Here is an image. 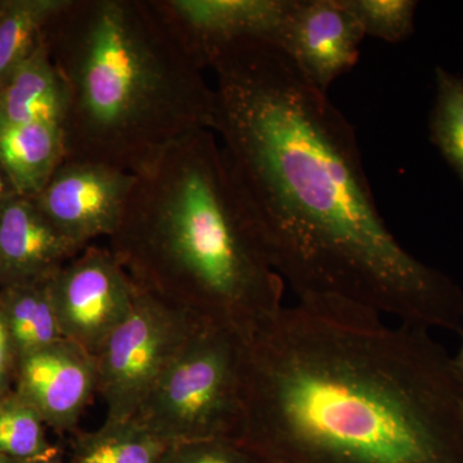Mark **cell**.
<instances>
[{
  "instance_id": "cell-12",
  "label": "cell",
  "mask_w": 463,
  "mask_h": 463,
  "mask_svg": "<svg viewBox=\"0 0 463 463\" xmlns=\"http://www.w3.org/2000/svg\"><path fill=\"white\" fill-rule=\"evenodd\" d=\"M81 251L33 199L18 196L0 213V288L51 281Z\"/></svg>"
},
{
  "instance_id": "cell-3",
  "label": "cell",
  "mask_w": 463,
  "mask_h": 463,
  "mask_svg": "<svg viewBox=\"0 0 463 463\" xmlns=\"http://www.w3.org/2000/svg\"><path fill=\"white\" fill-rule=\"evenodd\" d=\"M108 248L134 285L241 341L281 309L274 269L209 129L136 175Z\"/></svg>"
},
{
  "instance_id": "cell-21",
  "label": "cell",
  "mask_w": 463,
  "mask_h": 463,
  "mask_svg": "<svg viewBox=\"0 0 463 463\" xmlns=\"http://www.w3.org/2000/svg\"><path fill=\"white\" fill-rule=\"evenodd\" d=\"M163 463H259L233 441L203 440L170 447Z\"/></svg>"
},
{
  "instance_id": "cell-14",
  "label": "cell",
  "mask_w": 463,
  "mask_h": 463,
  "mask_svg": "<svg viewBox=\"0 0 463 463\" xmlns=\"http://www.w3.org/2000/svg\"><path fill=\"white\" fill-rule=\"evenodd\" d=\"M65 158V133L61 124L39 121L0 132V165L20 196H38Z\"/></svg>"
},
{
  "instance_id": "cell-13",
  "label": "cell",
  "mask_w": 463,
  "mask_h": 463,
  "mask_svg": "<svg viewBox=\"0 0 463 463\" xmlns=\"http://www.w3.org/2000/svg\"><path fill=\"white\" fill-rule=\"evenodd\" d=\"M66 108L65 85L42 38L0 88V132L39 121L63 127Z\"/></svg>"
},
{
  "instance_id": "cell-26",
  "label": "cell",
  "mask_w": 463,
  "mask_h": 463,
  "mask_svg": "<svg viewBox=\"0 0 463 463\" xmlns=\"http://www.w3.org/2000/svg\"><path fill=\"white\" fill-rule=\"evenodd\" d=\"M0 463H21V462L14 461V459L9 458V457L2 455V453H0Z\"/></svg>"
},
{
  "instance_id": "cell-25",
  "label": "cell",
  "mask_w": 463,
  "mask_h": 463,
  "mask_svg": "<svg viewBox=\"0 0 463 463\" xmlns=\"http://www.w3.org/2000/svg\"><path fill=\"white\" fill-rule=\"evenodd\" d=\"M21 463H65L62 459L58 457V453L56 455H51L47 457H43V458L32 459V461L21 462Z\"/></svg>"
},
{
  "instance_id": "cell-2",
  "label": "cell",
  "mask_w": 463,
  "mask_h": 463,
  "mask_svg": "<svg viewBox=\"0 0 463 463\" xmlns=\"http://www.w3.org/2000/svg\"><path fill=\"white\" fill-rule=\"evenodd\" d=\"M242 425L259 463H463V383L426 328L298 298L241 341Z\"/></svg>"
},
{
  "instance_id": "cell-22",
  "label": "cell",
  "mask_w": 463,
  "mask_h": 463,
  "mask_svg": "<svg viewBox=\"0 0 463 463\" xmlns=\"http://www.w3.org/2000/svg\"><path fill=\"white\" fill-rule=\"evenodd\" d=\"M16 352L0 312V398L8 395L9 383L16 377Z\"/></svg>"
},
{
  "instance_id": "cell-8",
  "label": "cell",
  "mask_w": 463,
  "mask_h": 463,
  "mask_svg": "<svg viewBox=\"0 0 463 463\" xmlns=\"http://www.w3.org/2000/svg\"><path fill=\"white\" fill-rule=\"evenodd\" d=\"M134 183V174L65 160L33 200L67 240L84 250L118 230Z\"/></svg>"
},
{
  "instance_id": "cell-16",
  "label": "cell",
  "mask_w": 463,
  "mask_h": 463,
  "mask_svg": "<svg viewBox=\"0 0 463 463\" xmlns=\"http://www.w3.org/2000/svg\"><path fill=\"white\" fill-rule=\"evenodd\" d=\"M169 448L137 420L105 421L76 435L69 463H163Z\"/></svg>"
},
{
  "instance_id": "cell-15",
  "label": "cell",
  "mask_w": 463,
  "mask_h": 463,
  "mask_svg": "<svg viewBox=\"0 0 463 463\" xmlns=\"http://www.w3.org/2000/svg\"><path fill=\"white\" fill-rule=\"evenodd\" d=\"M0 312L17 359L63 340L52 304L50 281L0 288Z\"/></svg>"
},
{
  "instance_id": "cell-1",
  "label": "cell",
  "mask_w": 463,
  "mask_h": 463,
  "mask_svg": "<svg viewBox=\"0 0 463 463\" xmlns=\"http://www.w3.org/2000/svg\"><path fill=\"white\" fill-rule=\"evenodd\" d=\"M213 132L268 258L298 298H327L414 327L463 331V291L414 258L380 214L354 128L279 45L207 60Z\"/></svg>"
},
{
  "instance_id": "cell-4",
  "label": "cell",
  "mask_w": 463,
  "mask_h": 463,
  "mask_svg": "<svg viewBox=\"0 0 463 463\" xmlns=\"http://www.w3.org/2000/svg\"><path fill=\"white\" fill-rule=\"evenodd\" d=\"M43 41L65 85L66 161L138 175L213 130L214 88L160 0H67Z\"/></svg>"
},
{
  "instance_id": "cell-18",
  "label": "cell",
  "mask_w": 463,
  "mask_h": 463,
  "mask_svg": "<svg viewBox=\"0 0 463 463\" xmlns=\"http://www.w3.org/2000/svg\"><path fill=\"white\" fill-rule=\"evenodd\" d=\"M437 99L430 118L431 141L463 185V76L435 71Z\"/></svg>"
},
{
  "instance_id": "cell-17",
  "label": "cell",
  "mask_w": 463,
  "mask_h": 463,
  "mask_svg": "<svg viewBox=\"0 0 463 463\" xmlns=\"http://www.w3.org/2000/svg\"><path fill=\"white\" fill-rule=\"evenodd\" d=\"M67 0H0V88L42 42Z\"/></svg>"
},
{
  "instance_id": "cell-9",
  "label": "cell",
  "mask_w": 463,
  "mask_h": 463,
  "mask_svg": "<svg viewBox=\"0 0 463 463\" xmlns=\"http://www.w3.org/2000/svg\"><path fill=\"white\" fill-rule=\"evenodd\" d=\"M16 392L57 431H74L99 389L96 358L65 339L17 359Z\"/></svg>"
},
{
  "instance_id": "cell-20",
  "label": "cell",
  "mask_w": 463,
  "mask_h": 463,
  "mask_svg": "<svg viewBox=\"0 0 463 463\" xmlns=\"http://www.w3.org/2000/svg\"><path fill=\"white\" fill-rule=\"evenodd\" d=\"M365 36L401 43L412 35L417 2L413 0H343Z\"/></svg>"
},
{
  "instance_id": "cell-10",
  "label": "cell",
  "mask_w": 463,
  "mask_h": 463,
  "mask_svg": "<svg viewBox=\"0 0 463 463\" xmlns=\"http://www.w3.org/2000/svg\"><path fill=\"white\" fill-rule=\"evenodd\" d=\"M364 30L343 0H295L279 47L323 93L355 66Z\"/></svg>"
},
{
  "instance_id": "cell-24",
  "label": "cell",
  "mask_w": 463,
  "mask_h": 463,
  "mask_svg": "<svg viewBox=\"0 0 463 463\" xmlns=\"http://www.w3.org/2000/svg\"><path fill=\"white\" fill-rule=\"evenodd\" d=\"M452 364L457 377H458V379L463 383V332L461 347H459L458 353H457L456 356H452Z\"/></svg>"
},
{
  "instance_id": "cell-23",
  "label": "cell",
  "mask_w": 463,
  "mask_h": 463,
  "mask_svg": "<svg viewBox=\"0 0 463 463\" xmlns=\"http://www.w3.org/2000/svg\"><path fill=\"white\" fill-rule=\"evenodd\" d=\"M20 196L14 182L9 178L7 172L0 165V213L5 209L14 199Z\"/></svg>"
},
{
  "instance_id": "cell-7",
  "label": "cell",
  "mask_w": 463,
  "mask_h": 463,
  "mask_svg": "<svg viewBox=\"0 0 463 463\" xmlns=\"http://www.w3.org/2000/svg\"><path fill=\"white\" fill-rule=\"evenodd\" d=\"M63 339L96 356L128 318L137 288L108 246L90 245L50 281Z\"/></svg>"
},
{
  "instance_id": "cell-19",
  "label": "cell",
  "mask_w": 463,
  "mask_h": 463,
  "mask_svg": "<svg viewBox=\"0 0 463 463\" xmlns=\"http://www.w3.org/2000/svg\"><path fill=\"white\" fill-rule=\"evenodd\" d=\"M41 414L18 395L0 398V453L18 462L32 461L57 449L47 441Z\"/></svg>"
},
{
  "instance_id": "cell-11",
  "label": "cell",
  "mask_w": 463,
  "mask_h": 463,
  "mask_svg": "<svg viewBox=\"0 0 463 463\" xmlns=\"http://www.w3.org/2000/svg\"><path fill=\"white\" fill-rule=\"evenodd\" d=\"M188 47L207 69L216 51L240 42L279 45L295 0H160Z\"/></svg>"
},
{
  "instance_id": "cell-6",
  "label": "cell",
  "mask_w": 463,
  "mask_h": 463,
  "mask_svg": "<svg viewBox=\"0 0 463 463\" xmlns=\"http://www.w3.org/2000/svg\"><path fill=\"white\" fill-rule=\"evenodd\" d=\"M199 326L194 317L137 288L132 312L94 356L106 421H127L138 413Z\"/></svg>"
},
{
  "instance_id": "cell-5",
  "label": "cell",
  "mask_w": 463,
  "mask_h": 463,
  "mask_svg": "<svg viewBox=\"0 0 463 463\" xmlns=\"http://www.w3.org/2000/svg\"><path fill=\"white\" fill-rule=\"evenodd\" d=\"M133 419L169 447L236 443L242 425L239 337L199 326Z\"/></svg>"
}]
</instances>
